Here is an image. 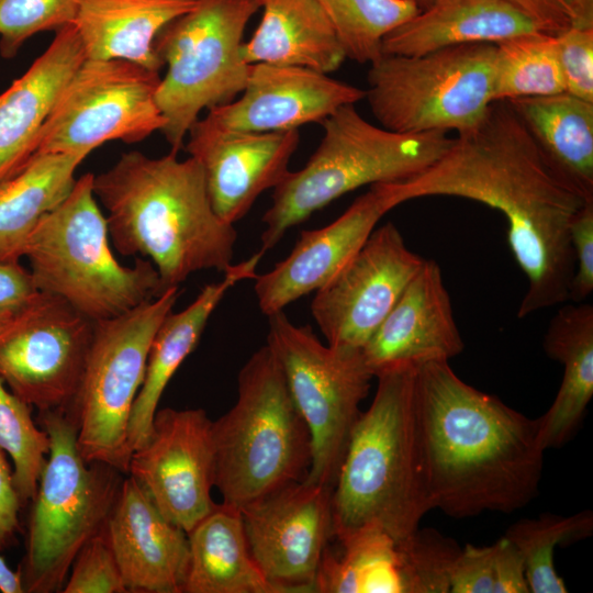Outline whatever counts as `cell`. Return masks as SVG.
Masks as SVG:
<instances>
[{
    "mask_svg": "<svg viewBox=\"0 0 593 593\" xmlns=\"http://www.w3.org/2000/svg\"><path fill=\"white\" fill-rule=\"evenodd\" d=\"M463 347L441 270L425 259L362 354L376 376L396 365L449 361Z\"/></svg>",
    "mask_w": 593,
    "mask_h": 593,
    "instance_id": "603a6c76",
    "label": "cell"
},
{
    "mask_svg": "<svg viewBox=\"0 0 593 593\" xmlns=\"http://www.w3.org/2000/svg\"><path fill=\"white\" fill-rule=\"evenodd\" d=\"M187 136V150L203 169L212 208L231 224L284 179L300 143L299 130L245 132L222 127L206 116Z\"/></svg>",
    "mask_w": 593,
    "mask_h": 593,
    "instance_id": "d6986e66",
    "label": "cell"
},
{
    "mask_svg": "<svg viewBox=\"0 0 593 593\" xmlns=\"http://www.w3.org/2000/svg\"><path fill=\"white\" fill-rule=\"evenodd\" d=\"M94 322L59 296L37 295L0 331V379L40 412L68 411Z\"/></svg>",
    "mask_w": 593,
    "mask_h": 593,
    "instance_id": "5bb4252c",
    "label": "cell"
},
{
    "mask_svg": "<svg viewBox=\"0 0 593 593\" xmlns=\"http://www.w3.org/2000/svg\"><path fill=\"white\" fill-rule=\"evenodd\" d=\"M86 59L72 25L57 32L46 49L0 93V183L36 152L37 141L63 88Z\"/></svg>",
    "mask_w": 593,
    "mask_h": 593,
    "instance_id": "cb8c5ba5",
    "label": "cell"
},
{
    "mask_svg": "<svg viewBox=\"0 0 593 593\" xmlns=\"http://www.w3.org/2000/svg\"><path fill=\"white\" fill-rule=\"evenodd\" d=\"M569 238L574 258L568 300L583 302L593 291V201L588 202L572 219Z\"/></svg>",
    "mask_w": 593,
    "mask_h": 593,
    "instance_id": "60d3db41",
    "label": "cell"
},
{
    "mask_svg": "<svg viewBox=\"0 0 593 593\" xmlns=\"http://www.w3.org/2000/svg\"><path fill=\"white\" fill-rule=\"evenodd\" d=\"M592 533L593 513L584 510L570 516L545 513L537 518H524L511 525L504 536L523 556L529 592L566 593L567 585L555 568V549Z\"/></svg>",
    "mask_w": 593,
    "mask_h": 593,
    "instance_id": "836d02e7",
    "label": "cell"
},
{
    "mask_svg": "<svg viewBox=\"0 0 593 593\" xmlns=\"http://www.w3.org/2000/svg\"><path fill=\"white\" fill-rule=\"evenodd\" d=\"M510 102L557 174L593 200V102L568 92Z\"/></svg>",
    "mask_w": 593,
    "mask_h": 593,
    "instance_id": "4dcf8cb0",
    "label": "cell"
},
{
    "mask_svg": "<svg viewBox=\"0 0 593 593\" xmlns=\"http://www.w3.org/2000/svg\"><path fill=\"white\" fill-rule=\"evenodd\" d=\"M188 540L183 593H277L251 556L239 510L216 504Z\"/></svg>",
    "mask_w": 593,
    "mask_h": 593,
    "instance_id": "f546056e",
    "label": "cell"
},
{
    "mask_svg": "<svg viewBox=\"0 0 593 593\" xmlns=\"http://www.w3.org/2000/svg\"><path fill=\"white\" fill-rule=\"evenodd\" d=\"M259 9L258 0H197L158 34L155 49L167 71L156 102L171 152L182 148L203 110L226 104L244 90L251 64L243 58V38Z\"/></svg>",
    "mask_w": 593,
    "mask_h": 593,
    "instance_id": "9c48e42d",
    "label": "cell"
},
{
    "mask_svg": "<svg viewBox=\"0 0 593 593\" xmlns=\"http://www.w3.org/2000/svg\"><path fill=\"white\" fill-rule=\"evenodd\" d=\"M178 295L179 287H171L122 315L94 322L82 377L68 410L78 427V449L87 462L127 472L130 415L153 338Z\"/></svg>",
    "mask_w": 593,
    "mask_h": 593,
    "instance_id": "8fae6325",
    "label": "cell"
},
{
    "mask_svg": "<svg viewBox=\"0 0 593 593\" xmlns=\"http://www.w3.org/2000/svg\"><path fill=\"white\" fill-rule=\"evenodd\" d=\"M564 92L593 102V27L556 35Z\"/></svg>",
    "mask_w": 593,
    "mask_h": 593,
    "instance_id": "f35d334b",
    "label": "cell"
},
{
    "mask_svg": "<svg viewBox=\"0 0 593 593\" xmlns=\"http://www.w3.org/2000/svg\"><path fill=\"white\" fill-rule=\"evenodd\" d=\"M197 0H80L74 22L85 56L121 59L159 72L155 41Z\"/></svg>",
    "mask_w": 593,
    "mask_h": 593,
    "instance_id": "4316f807",
    "label": "cell"
},
{
    "mask_svg": "<svg viewBox=\"0 0 593 593\" xmlns=\"http://www.w3.org/2000/svg\"><path fill=\"white\" fill-rule=\"evenodd\" d=\"M157 71L121 59L86 58L58 96L35 153L89 155L109 141L135 143L165 127Z\"/></svg>",
    "mask_w": 593,
    "mask_h": 593,
    "instance_id": "4fadbf2b",
    "label": "cell"
},
{
    "mask_svg": "<svg viewBox=\"0 0 593 593\" xmlns=\"http://www.w3.org/2000/svg\"><path fill=\"white\" fill-rule=\"evenodd\" d=\"M237 400L212 422L214 488L239 511L303 481L312 463L310 429L270 348L256 350L238 373Z\"/></svg>",
    "mask_w": 593,
    "mask_h": 593,
    "instance_id": "5b68a950",
    "label": "cell"
},
{
    "mask_svg": "<svg viewBox=\"0 0 593 593\" xmlns=\"http://www.w3.org/2000/svg\"><path fill=\"white\" fill-rule=\"evenodd\" d=\"M321 124L323 137L305 166L289 171L273 189L272 203L262 216L264 254L291 227L347 192L423 171L451 141L445 132L404 134L377 126L355 104L339 108Z\"/></svg>",
    "mask_w": 593,
    "mask_h": 593,
    "instance_id": "52a82bcc",
    "label": "cell"
},
{
    "mask_svg": "<svg viewBox=\"0 0 593 593\" xmlns=\"http://www.w3.org/2000/svg\"><path fill=\"white\" fill-rule=\"evenodd\" d=\"M494 544L466 545L455 558L449 573L451 593H493Z\"/></svg>",
    "mask_w": 593,
    "mask_h": 593,
    "instance_id": "b9f144b4",
    "label": "cell"
},
{
    "mask_svg": "<svg viewBox=\"0 0 593 593\" xmlns=\"http://www.w3.org/2000/svg\"><path fill=\"white\" fill-rule=\"evenodd\" d=\"M261 20L244 42L247 64L306 67L323 74L346 59L335 30L316 0H258Z\"/></svg>",
    "mask_w": 593,
    "mask_h": 593,
    "instance_id": "f1b7e54d",
    "label": "cell"
},
{
    "mask_svg": "<svg viewBox=\"0 0 593 593\" xmlns=\"http://www.w3.org/2000/svg\"><path fill=\"white\" fill-rule=\"evenodd\" d=\"M538 29L557 35L570 29L593 27V0H507Z\"/></svg>",
    "mask_w": 593,
    "mask_h": 593,
    "instance_id": "ab89813d",
    "label": "cell"
},
{
    "mask_svg": "<svg viewBox=\"0 0 593 593\" xmlns=\"http://www.w3.org/2000/svg\"><path fill=\"white\" fill-rule=\"evenodd\" d=\"M392 209L381 184L376 183L328 225L302 231L287 258L254 278L260 311L272 315L315 292L357 254Z\"/></svg>",
    "mask_w": 593,
    "mask_h": 593,
    "instance_id": "44dd1931",
    "label": "cell"
},
{
    "mask_svg": "<svg viewBox=\"0 0 593 593\" xmlns=\"http://www.w3.org/2000/svg\"><path fill=\"white\" fill-rule=\"evenodd\" d=\"M212 422L202 409L157 410L147 441L130 458V475L187 534L216 505Z\"/></svg>",
    "mask_w": 593,
    "mask_h": 593,
    "instance_id": "ac0fdd59",
    "label": "cell"
},
{
    "mask_svg": "<svg viewBox=\"0 0 593 593\" xmlns=\"http://www.w3.org/2000/svg\"><path fill=\"white\" fill-rule=\"evenodd\" d=\"M382 186L393 208L457 197L501 212L508 246L527 278L519 318L568 301L574 270L569 226L593 200L557 174L510 101H493L483 120L451 138L423 171Z\"/></svg>",
    "mask_w": 593,
    "mask_h": 593,
    "instance_id": "6da1fadb",
    "label": "cell"
},
{
    "mask_svg": "<svg viewBox=\"0 0 593 593\" xmlns=\"http://www.w3.org/2000/svg\"><path fill=\"white\" fill-rule=\"evenodd\" d=\"M424 260L407 248L393 223L374 228L357 254L315 291L311 311L326 344L362 349Z\"/></svg>",
    "mask_w": 593,
    "mask_h": 593,
    "instance_id": "2e32d148",
    "label": "cell"
},
{
    "mask_svg": "<svg viewBox=\"0 0 593 593\" xmlns=\"http://www.w3.org/2000/svg\"><path fill=\"white\" fill-rule=\"evenodd\" d=\"M560 92H564V82L556 35L533 33L495 44L494 101Z\"/></svg>",
    "mask_w": 593,
    "mask_h": 593,
    "instance_id": "d6a6232c",
    "label": "cell"
},
{
    "mask_svg": "<svg viewBox=\"0 0 593 593\" xmlns=\"http://www.w3.org/2000/svg\"><path fill=\"white\" fill-rule=\"evenodd\" d=\"M268 322L266 345L311 433L312 463L304 481L333 488L374 374L362 349L323 344L283 311Z\"/></svg>",
    "mask_w": 593,
    "mask_h": 593,
    "instance_id": "7c38bea8",
    "label": "cell"
},
{
    "mask_svg": "<svg viewBox=\"0 0 593 593\" xmlns=\"http://www.w3.org/2000/svg\"><path fill=\"white\" fill-rule=\"evenodd\" d=\"M38 292L31 271L20 261L0 260V312L19 313Z\"/></svg>",
    "mask_w": 593,
    "mask_h": 593,
    "instance_id": "ee69618b",
    "label": "cell"
},
{
    "mask_svg": "<svg viewBox=\"0 0 593 593\" xmlns=\"http://www.w3.org/2000/svg\"><path fill=\"white\" fill-rule=\"evenodd\" d=\"M14 314L0 312V331L9 323Z\"/></svg>",
    "mask_w": 593,
    "mask_h": 593,
    "instance_id": "c3c4849f",
    "label": "cell"
},
{
    "mask_svg": "<svg viewBox=\"0 0 593 593\" xmlns=\"http://www.w3.org/2000/svg\"><path fill=\"white\" fill-rule=\"evenodd\" d=\"M458 544L433 528L394 537L367 525L327 546L314 593H447Z\"/></svg>",
    "mask_w": 593,
    "mask_h": 593,
    "instance_id": "9a60e30c",
    "label": "cell"
},
{
    "mask_svg": "<svg viewBox=\"0 0 593 593\" xmlns=\"http://www.w3.org/2000/svg\"><path fill=\"white\" fill-rule=\"evenodd\" d=\"M540 32L507 0H440L387 34L382 54L417 56L456 45H495Z\"/></svg>",
    "mask_w": 593,
    "mask_h": 593,
    "instance_id": "484cf974",
    "label": "cell"
},
{
    "mask_svg": "<svg viewBox=\"0 0 593 593\" xmlns=\"http://www.w3.org/2000/svg\"><path fill=\"white\" fill-rule=\"evenodd\" d=\"M21 505L14 489L12 470L0 448V550L8 547L15 537Z\"/></svg>",
    "mask_w": 593,
    "mask_h": 593,
    "instance_id": "f6af8a7d",
    "label": "cell"
},
{
    "mask_svg": "<svg viewBox=\"0 0 593 593\" xmlns=\"http://www.w3.org/2000/svg\"><path fill=\"white\" fill-rule=\"evenodd\" d=\"M0 448L13 462L12 479L21 504L33 501L51 448L47 432L40 429L30 405L0 379Z\"/></svg>",
    "mask_w": 593,
    "mask_h": 593,
    "instance_id": "d590c367",
    "label": "cell"
},
{
    "mask_svg": "<svg viewBox=\"0 0 593 593\" xmlns=\"http://www.w3.org/2000/svg\"><path fill=\"white\" fill-rule=\"evenodd\" d=\"M88 155L34 153L0 183V260L20 261L40 220L71 191L75 172Z\"/></svg>",
    "mask_w": 593,
    "mask_h": 593,
    "instance_id": "1f68e13d",
    "label": "cell"
},
{
    "mask_svg": "<svg viewBox=\"0 0 593 593\" xmlns=\"http://www.w3.org/2000/svg\"><path fill=\"white\" fill-rule=\"evenodd\" d=\"M332 23L346 58L370 64L382 55V41L419 12L404 0H316Z\"/></svg>",
    "mask_w": 593,
    "mask_h": 593,
    "instance_id": "e575fe53",
    "label": "cell"
},
{
    "mask_svg": "<svg viewBox=\"0 0 593 593\" xmlns=\"http://www.w3.org/2000/svg\"><path fill=\"white\" fill-rule=\"evenodd\" d=\"M544 350L563 366L557 395L538 417L544 450L560 448L577 433L593 396V306L583 302L562 305L544 336Z\"/></svg>",
    "mask_w": 593,
    "mask_h": 593,
    "instance_id": "83f0119b",
    "label": "cell"
},
{
    "mask_svg": "<svg viewBox=\"0 0 593 593\" xmlns=\"http://www.w3.org/2000/svg\"><path fill=\"white\" fill-rule=\"evenodd\" d=\"M493 568V593H529L523 556L505 536L494 542Z\"/></svg>",
    "mask_w": 593,
    "mask_h": 593,
    "instance_id": "7bdbcfd3",
    "label": "cell"
},
{
    "mask_svg": "<svg viewBox=\"0 0 593 593\" xmlns=\"http://www.w3.org/2000/svg\"><path fill=\"white\" fill-rule=\"evenodd\" d=\"M494 44L382 54L369 64L365 99L387 130L461 134L477 126L494 101Z\"/></svg>",
    "mask_w": 593,
    "mask_h": 593,
    "instance_id": "30bf717a",
    "label": "cell"
},
{
    "mask_svg": "<svg viewBox=\"0 0 593 593\" xmlns=\"http://www.w3.org/2000/svg\"><path fill=\"white\" fill-rule=\"evenodd\" d=\"M64 593H127L104 529L75 558Z\"/></svg>",
    "mask_w": 593,
    "mask_h": 593,
    "instance_id": "74e56055",
    "label": "cell"
},
{
    "mask_svg": "<svg viewBox=\"0 0 593 593\" xmlns=\"http://www.w3.org/2000/svg\"><path fill=\"white\" fill-rule=\"evenodd\" d=\"M365 99V90L306 67L251 64L238 98L205 115L237 131L268 133L321 123L344 105Z\"/></svg>",
    "mask_w": 593,
    "mask_h": 593,
    "instance_id": "ffe728a7",
    "label": "cell"
},
{
    "mask_svg": "<svg viewBox=\"0 0 593 593\" xmlns=\"http://www.w3.org/2000/svg\"><path fill=\"white\" fill-rule=\"evenodd\" d=\"M104 533L127 592L183 593L188 534L159 511L131 475L121 483Z\"/></svg>",
    "mask_w": 593,
    "mask_h": 593,
    "instance_id": "7402d4cb",
    "label": "cell"
},
{
    "mask_svg": "<svg viewBox=\"0 0 593 593\" xmlns=\"http://www.w3.org/2000/svg\"><path fill=\"white\" fill-rule=\"evenodd\" d=\"M333 488L296 481L244 507L251 556L277 593H314L334 537Z\"/></svg>",
    "mask_w": 593,
    "mask_h": 593,
    "instance_id": "e0dca14e",
    "label": "cell"
},
{
    "mask_svg": "<svg viewBox=\"0 0 593 593\" xmlns=\"http://www.w3.org/2000/svg\"><path fill=\"white\" fill-rule=\"evenodd\" d=\"M332 492L334 537L373 525L394 537L419 527L432 511L419 467L414 415L415 366L379 371Z\"/></svg>",
    "mask_w": 593,
    "mask_h": 593,
    "instance_id": "277c9868",
    "label": "cell"
},
{
    "mask_svg": "<svg viewBox=\"0 0 593 593\" xmlns=\"http://www.w3.org/2000/svg\"><path fill=\"white\" fill-rule=\"evenodd\" d=\"M414 415L432 510L455 518L512 513L537 495L538 418L463 382L445 360L415 366Z\"/></svg>",
    "mask_w": 593,
    "mask_h": 593,
    "instance_id": "7a4b0ae2",
    "label": "cell"
},
{
    "mask_svg": "<svg viewBox=\"0 0 593 593\" xmlns=\"http://www.w3.org/2000/svg\"><path fill=\"white\" fill-rule=\"evenodd\" d=\"M109 236L123 256L147 257L164 291L191 273L232 265L237 232L213 210L201 165L171 152L158 158L132 150L93 177Z\"/></svg>",
    "mask_w": 593,
    "mask_h": 593,
    "instance_id": "3957f363",
    "label": "cell"
},
{
    "mask_svg": "<svg viewBox=\"0 0 593 593\" xmlns=\"http://www.w3.org/2000/svg\"><path fill=\"white\" fill-rule=\"evenodd\" d=\"M0 591L2 593H24L20 571H13L0 556Z\"/></svg>",
    "mask_w": 593,
    "mask_h": 593,
    "instance_id": "bcb514c9",
    "label": "cell"
},
{
    "mask_svg": "<svg viewBox=\"0 0 593 593\" xmlns=\"http://www.w3.org/2000/svg\"><path fill=\"white\" fill-rule=\"evenodd\" d=\"M51 439L30 517L21 573L24 592L64 588L81 548L107 524L119 494V470L87 462L77 443L78 427L68 411L40 412Z\"/></svg>",
    "mask_w": 593,
    "mask_h": 593,
    "instance_id": "ba28073f",
    "label": "cell"
},
{
    "mask_svg": "<svg viewBox=\"0 0 593 593\" xmlns=\"http://www.w3.org/2000/svg\"><path fill=\"white\" fill-rule=\"evenodd\" d=\"M415 4L419 11H423L440 0H404Z\"/></svg>",
    "mask_w": 593,
    "mask_h": 593,
    "instance_id": "7dc6e473",
    "label": "cell"
},
{
    "mask_svg": "<svg viewBox=\"0 0 593 593\" xmlns=\"http://www.w3.org/2000/svg\"><path fill=\"white\" fill-rule=\"evenodd\" d=\"M94 174L76 179L45 214L24 249L36 289L61 298L92 322L122 315L164 289L150 260L121 265L109 243L105 215L93 193Z\"/></svg>",
    "mask_w": 593,
    "mask_h": 593,
    "instance_id": "8992f818",
    "label": "cell"
},
{
    "mask_svg": "<svg viewBox=\"0 0 593 593\" xmlns=\"http://www.w3.org/2000/svg\"><path fill=\"white\" fill-rule=\"evenodd\" d=\"M264 256L261 250L232 265L219 282L206 284L192 303L167 314L158 327L148 354L142 387L130 415L127 440L131 452L144 445L152 432L159 400L180 365L193 351L206 323L226 292L245 279H254Z\"/></svg>",
    "mask_w": 593,
    "mask_h": 593,
    "instance_id": "d4e9b609",
    "label": "cell"
},
{
    "mask_svg": "<svg viewBox=\"0 0 593 593\" xmlns=\"http://www.w3.org/2000/svg\"><path fill=\"white\" fill-rule=\"evenodd\" d=\"M80 0H0V54L12 58L24 43L72 25Z\"/></svg>",
    "mask_w": 593,
    "mask_h": 593,
    "instance_id": "8d00e7d4",
    "label": "cell"
}]
</instances>
